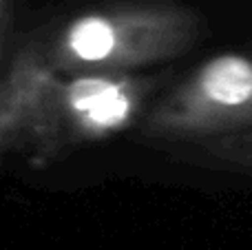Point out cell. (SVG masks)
<instances>
[{
    "instance_id": "5b68a950",
    "label": "cell",
    "mask_w": 252,
    "mask_h": 250,
    "mask_svg": "<svg viewBox=\"0 0 252 250\" xmlns=\"http://www.w3.org/2000/svg\"><path fill=\"white\" fill-rule=\"evenodd\" d=\"M11 25V0H0V40H4Z\"/></svg>"
},
{
    "instance_id": "6da1fadb",
    "label": "cell",
    "mask_w": 252,
    "mask_h": 250,
    "mask_svg": "<svg viewBox=\"0 0 252 250\" xmlns=\"http://www.w3.org/2000/svg\"><path fill=\"white\" fill-rule=\"evenodd\" d=\"M155 75H66L27 44L0 73V157L22 155L44 168L142 122Z\"/></svg>"
},
{
    "instance_id": "7a4b0ae2",
    "label": "cell",
    "mask_w": 252,
    "mask_h": 250,
    "mask_svg": "<svg viewBox=\"0 0 252 250\" xmlns=\"http://www.w3.org/2000/svg\"><path fill=\"white\" fill-rule=\"evenodd\" d=\"M204 29V18L182 2L113 0L75 13L25 44L66 75H139L188 53Z\"/></svg>"
},
{
    "instance_id": "3957f363",
    "label": "cell",
    "mask_w": 252,
    "mask_h": 250,
    "mask_svg": "<svg viewBox=\"0 0 252 250\" xmlns=\"http://www.w3.org/2000/svg\"><path fill=\"white\" fill-rule=\"evenodd\" d=\"M139 124L146 137L175 144L252 133V47L201 62L151 104Z\"/></svg>"
},
{
    "instance_id": "277c9868",
    "label": "cell",
    "mask_w": 252,
    "mask_h": 250,
    "mask_svg": "<svg viewBox=\"0 0 252 250\" xmlns=\"http://www.w3.org/2000/svg\"><path fill=\"white\" fill-rule=\"evenodd\" d=\"M201 146H204L206 157L213 159L217 166L252 175V133L221 137Z\"/></svg>"
}]
</instances>
